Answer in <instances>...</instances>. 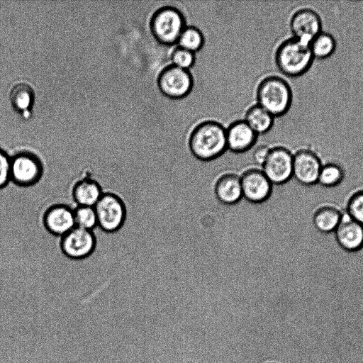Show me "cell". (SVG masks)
<instances>
[{
  "instance_id": "6da1fadb",
  "label": "cell",
  "mask_w": 363,
  "mask_h": 363,
  "mask_svg": "<svg viewBox=\"0 0 363 363\" xmlns=\"http://www.w3.org/2000/svg\"><path fill=\"white\" fill-rule=\"evenodd\" d=\"M191 154L201 161H211L227 150L226 128L219 122L206 120L191 130L187 141Z\"/></svg>"
},
{
  "instance_id": "7a4b0ae2",
  "label": "cell",
  "mask_w": 363,
  "mask_h": 363,
  "mask_svg": "<svg viewBox=\"0 0 363 363\" xmlns=\"http://www.w3.org/2000/svg\"><path fill=\"white\" fill-rule=\"evenodd\" d=\"M257 104L274 118L286 114L290 109L293 94L289 84L283 78L269 75L263 78L256 89Z\"/></svg>"
},
{
  "instance_id": "3957f363",
  "label": "cell",
  "mask_w": 363,
  "mask_h": 363,
  "mask_svg": "<svg viewBox=\"0 0 363 363\" xmlns=\"http://www.w3.org/2000/svg\"><path fill=\"white\" fill-rule=\"evenodd\" d=\"M274 60L281 73L289 77H298L310 69L314 58L309 45L292 37L278 45Z\"/></svg>"
},
{
  "instance_id": "277c9868",
  "label": "cell",
  "mask_w": 363,
  "mask_h": 363,
  "mask_svg": "<svg viewBox=\"0 0 363 363\" xmlns=\"http://www.w3.org/2000/svg\"><path fill=\"white\" fill-rule=\"evenodd\" d=\"M186 26L183 13L177 7L164 6L152 14L150 29L155 40L162 45L172 46Z\"/></svg>"
},
{
  "instance_id": "5b68a950",
  "label": "cell",
  "mask_w": 363,
  "mask_h": 363,
  "mask_svg": "<svg viewBox=\"0 0 363 363\" xmlns=\"http://www.w3.org/2000/svg\"><path fill=\"white\" fill-rule=\"evenodd\" d=\"M94 207L97 216L98 227L106 233L118 231L127 220L126 203L116 193L104 192Z\"/></svg>"
},
{
  "instance_id": "8992f818",
  "label": "cell",
  "mask_w": 363,
  "mask_h": 363,
  "mask_svg": "<svg viewBox=\"0 0 363 363\" xmlns=\"http://www.w3.org/2000/svg\"><path fill=\"white\" fill-rule=\"evenodd\" d=\"M158 89L165 97L179 100L186 97L194 87V78L189 70L172 65L162 68L157 75Z\"/></svg>"
},
{
  "instance_id": "52a82bcc",
  "label": "cell",
  "mask_w": 363,
  "mask_h": 363,
  "mask_svg": "<svg viewBox=\"0 0 363 363\" xmlns=\"http://www.w3.org/2000/svg\"><path fill=\"white\" fill-rule=\"evenodd\" d=\"M43 172L42 162L33 153L19 152L11 157V182L18 186L35 185L42 179Z\"/></svg>"
},
{
  "instance_id": "ba28073f",
  "label": "cell",
  "mask_w": 363,
  "mask_h": 363,
  "mask_svg": "<svg viewBox=\"0 0 363 363\" xmlns=\"http://www.w3.org/2000/svg\"><path fill=\"white\" fill-rule=\"evenodd\" d=\"M262 172L273 184L288 182L293 175V152L284 145L272 146Z\"/></svg>"
},
{
  "instance_id": "9c48e42d",
  "label": "cell",
  "mask_w": 363,
  "mask_h": 363,
  "mask_svg": "<svg viewBox=\"0 0 363 363\" xmlns=\"http://www.w3.org/2000/svg\"><path fill=\"white\" fill-rule=\"evenodd\" d=\"M96 246L94 231L74 227L61 237L60 247L62 253L72 259H82L91 255Z\"/></svg>"
},
{
  "instance_id": "30bf717a",
  "label": "cell",
  "mask_w": 363,
  "mask_h": 363,
  "mask_svg": "<svg viewBox=\"0 0 363 363\" xmlns=\"http://www.w3.org/2000/svg\"><path fill=\"white\" fill-rule=\"evenodd\" d=\"M323 162L315 151L301 148L293 152L292 177L300 184H315L318 182Z\"/></svg>"
},
{
  "instance_id": "8fae6325",
  "label": "cell",
  "mask_w": 363,
  "mask_h": 363,
  "mask_svg": "<svg viewBox=\"0 0 363 363\" xmlns=\"http://www.w3.org/2000/svg\"><path fill=\"white\" fill-rule=\"evenodd\" d=\"M289 27L294 38L309 45L322 31V21L317 12L308 8H303L293 13Z\"/></svg>"
},
{
  "instance_id": "7c38bea8",
  "label": "cell",
  "mask_w": 363,
  "mask_h": 363,
  "mask_svg": "<svg viewBox=\"0 0 363 363\" xmlns=\"http://www.w3.org/2000/svg\"><path fill=\"white\" fill-rule=\"evenodd\" d=\"M43 224L46 230L60 238L75 227L74 208L65 203H56L45 210Z\"/></svg>"
},
{
  "instance_id": "4fadbf2b",
  "label": "cell",
  "mask_w": 363,
  "mask_h": 363,
  "mask_svg": "<svg viewBox=\"0 0 363 363\" xmlns=\"http://www.w3.org/2000/svg\"><path fill=\"white\" fill-rule=\"evenodd\" d=\"M338 245L347 252H355L363 247V225L342 211L340 222L334 231Z\"/></svg>"
},
{
  "instance_id": "5bb4252c",
  "label": "cell",
  "mask_w": 363,
  "mask_h": 363,
  "mask_svg": "<svg viewBox=\"0 0 363 363\" xmlns=\"http://www.w3.org/2000/svg\"><path fill=\"white\" fill-rule=\"evenodd\" d=\"M258 135L244 120H237L226 128L228 150L235 154L245 153L256 145Z\"/></svg>"
},
{
  "instance_id": "9a60e30c",
  "label": "cell",
  "mask_w": 363,
  "mask_h": 363,
  "mask_svg": "<svg viewBox=\"0 0 363 363\" xmlns=\"http://www.w3.org/2000/svg\"><path fill=\"white\" fill-rule=\"evenodd\" d=\"M242 197L255 203L266 200L272 191V184L261 169H250L240 177Z\"/></svg>"
},
{
  "instance_id": "2e32d148",
  "label": "cell",
  "mask_w": 363,
  "mask_h": 363,
  "mask_svg": "<svg viewBox=\"0 0 363 363\" xmlns=\"http://www.w3.org/2000/svg\"><path fill=\"white\" fill-rule=\"evenodd\" d=\"M104 192L99 182L86 177L74 183L72 196L77 206H94Z\"/></svg>"
},
{
  "instance_id": "e0dca14e",
  "label": "cell",
  "mask_w": 363,
  "mask_h": 363,
  "mask_svg": "<svg viewBox=\"0 0 363 363\" xmlns=\"http://www.w3.org/2000/svg\"><path fill=\"white\" fill-rule=\"evenodd\" d=\"M218 199L225 204H233L242 198L240 177L225 174L218 181L216 189Z\"/></svg>"
},
{
  "instance_id": "ac0fdd59",
  "label": "cell",
  "mask_w": 363,
  "mask_h": 363,
  "mask_svg": "<svg viewBox=\"0 0 363 363\" xmlns=\"http://www.w3.org/2000/svg\"><path fill=\"white\" fill-rule=\"evenodd\" d=\"M342 210L335 206L319 207L313 216L315 228L323 233H334L342 218Z\"/></svg>"
},
{
  "instance_id": "d6986e66",
  "label": "cell",
  "mask_w": 363,
  "mask_h": 363,
  "mask_svg": "<svg viewBox=\"0 0 363 363\" xmlns=\"http://www.w3.org/2000/svg\"><path fill=\"white\" fill-rule=\"evenodd\" d=\"M258 135L269 132L274 121V117L257 104L247 108L243 119Z\"/></svg>"
},
{
  "instance_id": "ffe728a7",
  "label": "cell",
  "mask_w": 363,
  "mask_h": 363,
  "mask_svg": "<svg viewBox=\"0 0 363 363\" xmlns=\"http://www.w3.org/2000/svg\"><path fill=\"white\" fill-rule=\"evenodd\" d=\"M34 93L32 88L26 83L16 84L10 92V101L18 112L26 113L32 107Z\"/></svg>"
},
{
  "instance_id": "44dd1931",
  "label": "cell",
  "mask_w": 363,
  "mask_h": 363,
  "mask_svg": "<svg viewBox=\"0 0 363 363\" xmlns=\"http://www.w3.org/2000/svg\"><path fill=\"white\" fill-rule=\"evenodd\" d=\"M336 45L331 34L321 31L309 43V48L314 59L324 60L334 53Z\"/></svg>"
},
{
  "instance_id": "7402d4cb",
  "label": "cell",
  "mask_w": 363,
  "mask_h": 363,
  "mask_svg": "<svg viewBox=\"0 0 363 363\" xmlns=\"http://www.w3.org/2000/svg\"><path fill=\"white\" fill-rule=\"evenodd\" d=\"M345 177L342 167L335 162H323L317 183L325 188H333L339 185Z\"/></svg>"
},
{
  "instance_id": "603a6c76",
  "label": "cell",
  "mask_w": 363,
  "mask_h": 363,
  "mask_svg": "<svg viewBox=\"0 0 363 363\" xmlns=\"http://www.w3.org/2000/svg\"><path fill=\"white\" fill-rule=\"evenodd\" d=\"M204 41L203 34L198 28L193 26H186L182 30L177 45L196 53L201 50Z\"/></svg>"
},
{
  "instance_id": "cb8c5ba5",
  "label": "cell",
  "mask_w": 363,
  "mask_h": 363,
  "mask_svg": "<svg viewBox=\"0 0 363 363\" xmlns=\"http://www.w3.org/2000/svg\"><path fill=\"white\" fill-rule=\"evenodd\" d=\"M75 226L92 230L98 227V220L94 206H77L74 208Z\"/></svg>"
},
{
  "instance_id": "d4e9b609",
  "label": "cell",
  "mask_w": 363,
  "mask_h": 363,
  "mask_svg": "<svg viewBox=\"0 0 363 363\" xmlns=\"http://www.w3.org/2000/svg\"><path fill=\"white\" fill-rule=\"evenodd\" d=\"M171 65L189 70L195 64V53L179 46H176L170 54Z\"/></svg>"
},
{
  "instance_id": "484cf974",
  "label": "cell",
  "mask_w": 363,
  "mask_h": 363,
  "mask_svg": "<svg viewBox=\"0 0 363 363\" xmlns=\"http://www.w3.org/2000/svg\"><path fill=\"white\" fill-rule=\"evenodd\" d=\"M346 211L352 219L363 225V189L352 194L347 201Z\"/></svg>"
},
{
  "instance_id": "4316f807",
  "label": "cell",
  "mask_w": 363,
  "mask_h": 363,
  "mask_svg": "<svg viewBox=\"0 0 363 363\" xmlns=\"http://www.w3.org/2000/svg\"><path fill=\"white\" fill-rule=\"evenodd\" d=\"M11 157L1 149H0V189L5 187L10 178Z\"/></svg>"
},
{
  "instance_id": "83f0119b",
  "label": "cell",
  "mask_w": 363,
  "mask_h": 363,
  "mask_svg": "<svg viewBox=\"0 0 363 363\" xmlns=\"http://www.w3.org/2000/svg\"><path fill=\"white\" fill-rule=\"evenodd\" d=\"M271 147L272 146L267 144L262 143L256 145L253 147L252 157L254 162L259 167H262L263 164L269 155Z\"/></svg>"
}]
</instances>
